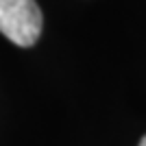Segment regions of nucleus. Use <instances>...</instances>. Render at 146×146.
Returning <instances> with one entry per match:
<instances>
[{
	"label": "nucleus",
	"mask_w": 146,
	"mask_h": 146,
	"mask_svg": "<svg viewBox=\"0 0 146 146\" xmlns=\"http://www.w3.org/2000/svg\"><path fill=\"white\" fill-rule=\"evenodd\" d=\"M0 33L29 48L42 35V11L35 0H0Z\"/></svg>",
	"instance_id": "f257e3e1"
},
{
	"label": "nucleus",
	"mask_w": 146,
	"mask_h": 146,
	"mask_svg": "<svg viewBox=\"0 0 146 146\" xmlns=\"http://www.w3.org/2000/svg\"><path fill=\"white\" fill-rule=\"evenodd\" d=\"M140 146H146V135L142 137V142H140Z\"/></svg>",
	"instance_id": "f03ea898"
}]
</instances>
